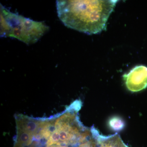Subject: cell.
I'll use <instances>...</instances> for the list:
<instances>
[{
	"label": "cell",
	"instance_id": "cell-1",
	"mask_svg": "<svg viewBox=\"0 0 147 147\" xmlns=\"http://www.w3.org/2000/svg\"><path fill=\"white\" fill-rule=\"evenodd\" d=\"M117 1H65L56 2L58 16L67 27L88 34L106 28V23Z\"/></svg>",
	"mask_w": 147,
	"mask_h": 147
},
{
	"label": "cell",
	"instance_id": "cell-6",
	"mask_svg": "<svg viewBox=\"0 0 147 147\" xmlns=\"http://www.w3.org/2000/svg\"><path fill=\"white\" fill-rule=\"evenodd\" d=\"M108 125L113 131H119L122 130L125 126V123L119 117H113L108 121Z\"/></svg>",
	"mask_w": 147,
	"mask_h": 147
},
{
	"label": "cell",
	"instance_id": "cell-2",
	"mask_svg": "<svg viewBox=\"0 0 147 147\" xmlns=\"http://www.w3.org/2000/svg\"><path fill=\"white\" fill-rule=\"evenodd\" d=\"M82 105L81 100H75L66 112L55 118L53 131L46 142L47 146L57 145L76 147L91 137L90 129L84 126L78 115Z\"/></svg>",
	"mask_w": 147,
	"mask_h": 147
},
{
	"label": "cell",
	"instance_id": "cell-8",
	"mask_svg": "<svg viewBox=\"0 0 147 147\" xmlns=\"http://www.w3.org/2000/svg\"><path fill=\"white\" fill-rule=\"evenodd\" d=\"M46 147H68L66 146H61V145H52V146H46Z\"/></svg>",
	"mask_w": 147,
	"mask_h": 147
},
{
	"label": "cell",
	"instance_id": "cell-7",
	"mask_svg": "<svg viewBox=\"0 0 147 147\" xmlns=\"http://www.w3.org/2000/svg\"><path fill=\"white\" fill-rule=\"evenodd\" d=\"M76 147H96V145L91 135L89 139Z\"/></svg>",
	"mask_w": 147,
	"mask_h": 147
},
{
	"label": "cell",
	"instance_id": "cell-5",
	"mask_svg": "<svg viewBox=\"0 0 147 147\" xmlns=\"http://www.w3.org/2000/svg\"><path fill=\"white\" fill-rule=\"evenodd\" d=\"M127 88L132 92L141 91L147 87V67L137 66L123 76Z\"/></svg>",
	"mask_w": 147,
	"mask_h": 147
},
{
	"label": "cell",
	"instance_id": "cell-3",
	"mask_svg": "<svg viewBox=\"0 0 147 147\" xmlns=\"http://www.w3.org/2000/svg\"><path fill=\"white\" fill-rule=\"evenodd\" d=\"M1 37L16 38L27 45L36 43L49 30L44 22L34 21L0 5Z\"/></svg>",
	"mask_w": 147,
	"mask_h": 147
},
{
	"label": "cell",
	"instance_id": "cell-4",
	"mask_svg": "<svg viewBox=\"0 0 147 147\" xmlns=\"http://www.w3.org/2000/svg\"><path fill=\"white\" fill-rule=\"evenodd\" d=\"M16 136L13 147H26L32 144L42 125V120L18 115L16 117Z\"/></svg>",
	"mask_w": 147,
	"mask_h": 147
}]
</instances>
